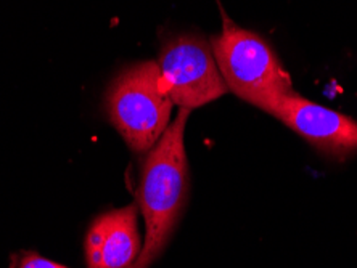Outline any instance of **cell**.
I'll return each mask as SVG.
<instances>
[{"label":"cell","mask_w":357,"mask_h":268,"mask_svg":"<svg viewBox=\"0 0 357 268\" xmlns=\"http://www.w3.org/2000/svg\"><path fill=\"white\" fill-rule=\"evenodd\" d=\"M190 109H178L142 162L139 206L145 220V239L139 259L129 268H149L158 259L181 217L188 194L185 125Z\"/></svg>","instance_id":"obj_1"},{"label":"cell","mask_w":357,"mask_h":268,"mask_svg":"<svg viewBox=\"0 0 357 268\" xmlns=\"http://www.w3.org/2000/svg\"><path fill=\"white\" fill-rule=\"evenodd\" d=\"M209 44L225 86L253 107L274 116L283 100L295 92L290 74L269 42L225 15L222 29Z\"/></svg>","instance_id":"obj_2"},{"label":"cell","mask_w":357,"mask_h":268,"mask_svg":"<svg viewBox=\"0 0 357 268\" xmlns=\"http://www.w3.org/2000/svg\"><path fill=\"white\" fill-rule=\"evenodd\" d=\"M174 103L162 90L156 61L134 63L112 82L105 108L109 123L134 153L145 155L169 127Z\"/></svg>","instance_id":"obj_3"},{"label":"cell","mask_w":357,"mask_h":268,"mask_svg":"<svg viewBox=\"0 0 357 268\" xmlns=\"http://www.w3.org/2000/svg\"><path fill=\"white\" fill-rule=\"evenodd\" d=\"M160 82L181 109H197L229 92L211 44L198 34H178L162 44L158 60Z\"/></svg>","instance_id":"obj_4"},{"label":"cell","mask_w":357,"mask_h":268,"mask_svg":"<svg viewBox=\"0 0 357 268\" xmlns=\"http://www.w3.org/2000/svg\"><path fill=\"white\" fill-rule=\"evenodd\" d=\"M274 118L330 157L341 159L357 151L354 119L314 103L296 92L283 100Z\"/></svg>","instance_id":"obj_5"},{"label":"cell","mask_w":357,"mask_h":268,"mask_svg":"<svg viewBox=\"0 0 357 268\" xmlns=\"http://www.w3.org/2000/svg\"><path fill=\"white\" fill-rule=\"evenodd\" d=\"M144 241L135 204L113 209L93 220L86 235L87 268H129L139 259Z\"/></svg>","instance_id":"obj_6"},{"label":"cell","mask_w":357,"mask_h":268,"mask_svg":"<svg viewBox=\"0 0 357 268\" xmlns=\"http://www.w3.org/2000/svg\"><path fill=\"white\" fill-rule=\"evenodd\" d=\"M10 268H68L54 260L45 259L36 252H21L13 257V264Z\"/></svg>","instance_id":"obj_7"}]
</instances>
